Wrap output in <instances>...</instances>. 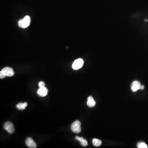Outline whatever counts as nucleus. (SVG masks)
<instances>
[{
	"label": "nucleus",
	"mask_w": 148,
	"mask_h": 148,
	"mask_svg": "<svg viewBox=\"0 0 148 148\" xmlns=\"http://www.w3.org/2000/svg\"><path fill=\"white\" fill-rule=\"evenodd\" d=\"M15 74L13 70L10 67H5L0 72V78L3 79L5 77H12Z\"/></svg>",
	"instance_id": "f257e3e1"
},
{
	"label": "nucleus",
	"mask_w": 148,
	"mask_h": 148,
	"mask_svg": "<svg viewBox=\"0 0 148 148\" xmlns=\"http://www.w3.org/2000/svg\"><path fill=\"white\" fill-rule=\"evenodd\" d=\"M31 23V18L29 16H25L23 19H20L18 22V25L20 28L25 29L29 26Z\"/></svg>",
	"instance_id": "f03ea898"
},
{
	"label": "nucleus",
	"mask_w": 148,
	"mask_h": 148,
	"mask_svg": "<svg viewBox=\"0 0 148 148\" xmlns=\"http://www.w3.org/2000/svg\"><path fill=\"white\" fill-rule=\"evenodd\" d=\"M81 125L80 121L78 120L76 121L71 125V130L75 133H79L81 132Z\"/></svg>",
	"instance_id": "7ed1b4c3"
},
{
	"label": "nucleus",
	"mask_w": 148,
	"mask_h": 148,
	"mask_svg": "<svg viewBox=\"0 0 148 148\" xmlns=\"http://www.w3.org/2000/svg\"><path fill=\"white\" fill-rule=\"evenodd\" d=\"M84 61L82 59H78L74 61L72 65V68L74 70H77L82 68L84 65Z\"/></svg>",
	"instance_id": "20e7f679"
},
{
	"label": "nucleus",
	"mask_w": 148,
	"mask_h": 148,
	"mask_svg": "<svg viewBox=\"0 0 148 148\" xmlns=\"http://www.w3.org/2000/svg\"><path fill=\"white\" fill-rule=\"evenodd\" d=\"M4 128L5 130L10 134H12L15 132V128L11 122H6L4 125Z\"/></svg>",
	"instance_id": "39448f33"
},
{
	"label": "nucleus",
	"mask_w": 148,
	"mask_h": 148,
	"mask_svg": "<svg viewBox=\"0 0 148 148\" xmlns=\"http://www.w3.org/2000/svg\"><path fill=\"white\" fill-rule=\"evenodd\" d=\"M25 143L28 147L30 148H36L37 147V144L36 142L31 138L26 139Z\"/></svg>",
	"instance_id": "423d86ee"
},
{
	"label": "nucleus",
	"mask_w": 148,
	"mask_h": 148,
	"mask_svg": "<svg viewBox=\"0 0 148 148\" xmlns=\"http://www.w3.org/2000/svg\"><path fill=\"white\" fill-rule=\"evenodd\" d=\"M141 86V83L139 81H134L131 86V89L133 92H135L138 90L140 89Z\"/></svg>",
	"instance_id": "0eeeda50"
},
{
	"label": "nucleus",
	"mask_w": 148,
	"mask_h": 148,
	"mask_svg": "<svg viewBox=\"0 0 148 148\" xmlns=\"http://www.w3.org/2000/svg\"><path fill=\"white\" fill-rule=\"evenodd\" d=\"M48 92L47 88L44 87L39 88L37 91V93L39 96L43 97L47 95Z\"/></svg>",
	"instance_id": "6e6552de"
},
{
	"label": "nucleus",
	"mask_w": 148,
	"mask_h": 148,
	"mask_svg": "<svg viewBox=\"0 0 148 148\" xmlns=\"http://www.w3.org/2000/svg\"><path fill=\"white\" fill-rule=\"evenodd\" d=\"M95 101L93 99V98L92 96H89L88 98L87 102V105L89 107H93L95 105Z\"/></svg>",
	"instance_id": "1a4fd4ad"
},
{
	"label": "nucleus",
	"mask_w": 148,
	"mask_h": 148,
	"mask_svg": "<svg viewBox=\"0 0 148 148\" xmlns=\"http://www.w3.org/2000/svg\"><path fill=\"white\" fill-rule=\"evenodd\" d=\"M75 139L79 141L80 142V144L83 146H86L88 145V142L86 139H84L82 137H79V136H75Z\"/></svg>",
	"instance_id": "9d476101"
},
{
	"label": "nucleus",
	"mask_w": 148,
	"mask_h": 148,
	"mask_svg": "<svg viewBox=\"0 0 148 148\" xmlns=\"http://www.w3.org/2000/svg\"><path fill=\"white\" fill-rule=\"evenodd\" d=\"M93 146L96 147H98L102 145V141L100 139H98L94 138L93 139Z\"/></svg>",
	"instance_id": "9b49d317"
},
{
	"label": "nucleus",
	"mask_w": 148,
	"mask_h": 148,
	"mask_svg": "<svg viewBox=\"0 0 148 148\" xmlns=\"http://www.w3.org/2000/svg\"><path fill=\"white\" fill-rule=\"evenodd\" d=\"M27 106V103H19L16 105V107L17 109L18 110H24V109Z\"/></svg>",
	"instance_id": "f8f14e48"
},
{
	"label": "nucleus",
	"mask_w": 148,
	"mask_h": 148,
	"mask_svg": "<svg viewBox=\"0 0 148 148\" xmlns=\"http://www.w3.org/2000/svg\"><path fill=\"white\" fill-rule=\"evenodd\" d=\"M137 147L138 148H147L148 146L144 142H139L137 144Z\"/></svg>",
	"instance_id": "ddd939ff"
},
{
	"label": "nucleus",
	"mask_w": 148,
	"mask_h": 148,
	"mask_svg": "<svg viewBox=\"0 0 148 148\" xmlns=\"http://www.w3.org/2000/svg\"><path fill=\"white\" fill-rule=\"evenodd\" d=\"M45 83L42 81L39 82L38 84L39 87V88L44 87H45Z\"/></svg>",
	"instance_id": "4468645a"
},
{
	"label": "nucleus",
	"mask_w": 148,
	"mask_h": 148,
	"mask_svg": "<svg viewBox=\"0 0 148 148\" xmlns=\"http://www.w3.org/2000/svg\"><path fill=\"white\" fill-rule=\"evenodd\" d=\"M144 85H141V86L140 87V89L142 90H144Z\"/></svg>",
	"instance_id": "2eb2a0df"
},
{
	"label": "nucleus",
	"mask_w": 148,
	"mask_h": 148,
	"mask_svg": "<svg viewBox=\"0 0 148 148\" xmlns=\"http://www.w3.org/2000/svg\"><path fill=\"white\" fill-rule=\"evenodd\" d=\"M145 21H146V22H147V21H148V19H145Z\"/></svg>",
	"instance_id": "dca6fc26"
}]
</instances>
